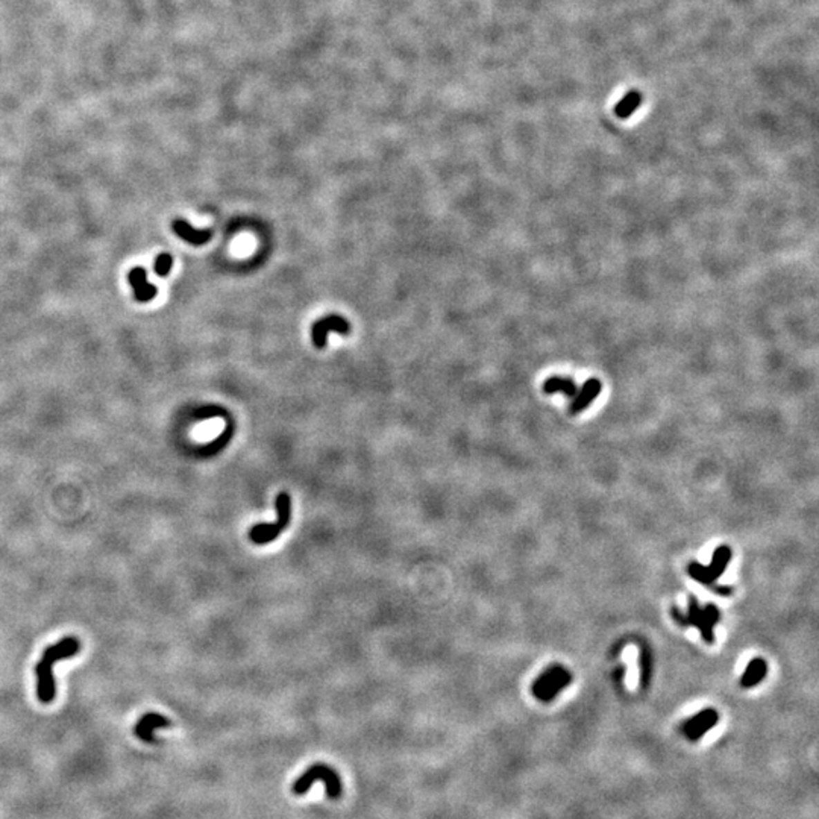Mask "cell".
Instances as JSON below:
<instances>
[{
  "mask_svg": "<svg viewBox=\"0 0 819 819\" xmlns=\"http://www.w3.org/2000/svg\"><path fill=\"white\" fill-rule=\"evenodd\" d=\"M81 650V643L76 637H64L58 643L46 648L41 660L37 663V697L43 704H50L57 695V684L53 677V665L59 660H66Z\"/></svg>",
  "mask_w": 819,
  "mask_h": 819,
  "instance_id": "6da1fadb",
  "label": "cell"
},
{
  "mask_svg": "<svg viewBox=\"0 0 819 819\" xmlns=\"http://www.w3.org/2000/svg\"><path fill=\"white\" fill-rule=\"evenodd\" d=\"M572 683V674L561 665H551L536 678L533 683V695L542 703H551L558 693Z\"/></svg>",
  "mask_w": 819,
  "mask_h": 819,
  "instance_id": "5b68a950",
  "label": "cell"
},
{
  "mask_svg": "<svg viewBox=\"0 0 819 819\" xmlns=\"http://www.w3.org/2000/svg\"><path fill=\"white\" fill-rule=\"evenodd\" d=\"M171 266H173V258L170 254H160L158 258L155 260V273L158 276H167Z\"/></svg>",
  "mask_w": 819,
  "mask_h": 819,
  "instance_id": "2e32d148",
  "label": "cell"
},
{
  "mask_svg": "<svg viewBox=\"0 0 819 819\" xmlns=\"http://www.w3.org/2000/svg\"><path fill=\"white\" fill-rule=\"evenodd\" d=\"M337 332L340 335H346L350 332V323L348 319L340 314H328L323 319H319L317 322L311 326V340L313 345L319 349H323L328 341V334Z\"/></svg>",
  "mask_w": 819,
  "mask_h": 819,
  "instance_id": "52a82bcc",
  "label": "cell"
},
{
  "mask_svg": "<svg viewBox=\"0 0 819 819\" xmlns=\"http://www.w3.org/2000/svg\"><path fill=\"white\" fill-rule=\"evenodd\" d=\"M601 390H603V384H601V381L596 378H590L589 381H586L583 384V387L580 390H576V393L572 399L571 404V413L572 415H578L583 410H586L589 405L596 399V396L601 393Z\"/></svg>",
  "mask_w": 819,
  "mask_h": 819,
  "instance_id": "30bf717a",
  "label": "cell"
},
{
  "mask_svg": "<svg viewBox=\"0 0 819 819\" xmlns=\"http://www.w3.org/2000/svg\"><path fill=\"white\" fill-rule=\"evenodd\" d=\"M316 782H322L325 784L326 797L330 800H337L341 797L343 786L339 772L331 768L330 764L322 762L313 763L301 777L296 778V782L292 786V792L301 797V795H305Z\"/></svg>",
  "mask_w": 819,
  "mask_h": 819,
  "instance_id": "3957f363",
  "label": "cell"
},
{
  "mask_svg": "<svg viewBox=\"0 0 819 819\" xmlns=\"http://www.w3.org/2000/svg\"><path fill=\"white\" fill-rule=\"evenodd\" d=\"M717 721L719 713L715 708H704L681 724V733L692 742H697L715 727Z\"/></svg>",
  "mask_w": 819,
  "mask_h": 819,
  "instance_id": "ba28073f",
  "label": "cell"
},
{
  "mask_svg": "<svg viewBox=\"0 0 819 819\" xmlns=\"http://www.w3.org/2000/svg\"><path fill=\"white\" fill-rule=\"evenodd\" d=\"M543 390L545 393L548 395H554V393H563L565 396H571L574 397L576 390L575 382L571 378H565V377H551L545 381L543 384Z\"/></svg>",
  "mask_w": 819,
  "mask_h": 819,
  "instance_id": "5bb4252c",
  "label": "cell"
},
{
  "mask_svg": "<svg viewBox=\"0 0 819 819\" xmlns=\"http://www.w3.org/2000/svg\"><path fill=\"white\" fill-rule=\"evenodd\" d=\"M128 281L134 288L135 299L138 302H149L158 293V288L147 283V275L143 267H134L128 273Z\"/></svg>",
  "mask_w": 819,
  "mask_h": 819,
  "instance_id": "8fae6325",
  "label": "cell"
},
{
  "mask_svg": "<svg viewBox=\"0 0 819 819\" xmlns=\"http://www.w3.org/2000/svg\"><path fill=\"white\" fill-rule=\"evenodd\" d=\"M766 674H768V663L760 657L753 659L750 663H748V666L744 670L742 677H740V686H742L744 689L755 688V686L760 684L764 680Z\"/></svg>",
  "mask_w": 819,
  "mask_h": 819,
  "instance_id": "4fadbf2b",
  "label": "cell"
},
{
  "mask_svg": "<svg viewBox=\"0 0 819 819\" xmlns=\"http://www.w3.org/2000/svg\"><path fill=\"white\" fill-rule=\"evenodd\" d=\"M688 612H683L678 605L670 607V616L678 625L683 628L695 627L703 641L708 645L715 643V627L721 621V612L716 604H706L704 607L699 604V601L689 595L688 598Z\"/></svg>",
  "mask_w": 819,
  "mask_h": 819,
  "instance_id": "7a4b0ae2",
  "label": "cell"
},
{
  "mask_svg": "<svg viewBox=\"0 0 819 819\" xmlns=\"http://www.w3.org/2000/svg\"><path fill=\"white\" fill-rule=\"evenodd\" d=\"M170 727V721L166 716L158 713H146L142 719L135 724V736L142 739L146 744H155L157 739L153 736V731L157 728H167Z\"/></svg>",
  "mask_w": 819,
  "mask_h": 819,
  "instance_id": "9c48e42d",
  "label": "cell"
},
{
  "mask_svg": "<svg viewBox=\"0 0 819 819\" xmlns=\"http://www.w3.org/2000/svg\"><path fill=\"white\" fill-rule=\"evenodd\" d=\"M642 104V95L637 91H631L628 95L623 97L621 102L616 105L614 113L621 119H628V117L633 114L636 109L639 108V105Z\"/></svg>",
  "mask_w": 819,
  "mask_h": 819,
  "instance_id": "9a60e30c",
  "label": "cell"
},
{
  "mask_svg": "<svg viewBox=\"0 0 819 819\" xmlns=\"http://www.w3.org/2000/svg\"><path fill=\"white\" fill-rule=\"evenodd\" d=\"M275 507H276V511H278V519L275 522H270V524H256L251 529H249V537H251V540L255 545H267L273 540H276L279 534L283 533L288 525H290V519H292L290 495L285 493V491L279 493L276 496Z\"/></svg>",
  "mask_w": 819,
  "mask_h": 819,
  "instance_id": "277c9868",
  "label": "cell"
},
{
  "mask_svg": "<svg viewBox=\"0 0 819 819\" xmlns=\"http://www.w3.org/2000/svg\"><path fill=\"white\" fill-rule=\"evenodd\" d=\"M731 557L733 552L730 549V546L721 545L717 546L713 552L712 563L704 566L693 561L688 567V574L690 575V578L698 581L699 584H703V586H713V584L725 574V571H727Z\"/></svg>",
  "mask_w": 819,
  "mask_h": 819,
  "instance_id": "8992f818",
  "label": "cell"
},
{
  "mask_svg": "<svg viewBox=\"0 0 819 819\" xmlns=\"http://www.w3.org/2000/svg\"><path fill=\"white\" fill-rule=\"evenodd\" d=\"M173 231L179 238H182L187 243L194 246L205 245L207 241H209V238L213 237L211 229H196L193 228L189 222L184 220V218H176L173 222Z\"/></svg>",
  "mask_w": 819,
  "mask_h": 819,
  "instance_id": "7c38bea8",
  "label": "cell"
}]
</instances>
